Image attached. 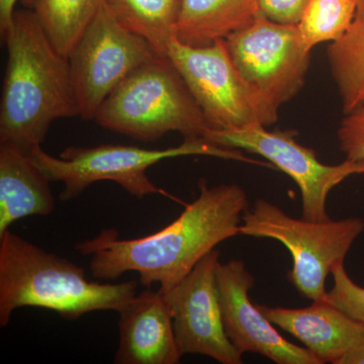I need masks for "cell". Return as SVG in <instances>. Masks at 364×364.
I'll list each match as a JSON object with an SVG mask.
<instances>
[{"label":"cell","mask_w":364,"mask_h":364,"mask_svg":"<svg viewBox=\"0 0 364 364\" xmlns=\"http://www.w3.org/2000/svg\"><path fill=\"white\" fill-rule=\"evenodd\" d=\"M225 43L242 77L273 111L279 112L305 85L312 50L301 41L298 26L259 14Z\"/></svg>","instance_id":"ba28073f"},{"label":"cell","mask_w":364,"mask_h":364,"mask_svg":"<svg viewBox=\"0 0 364 364\" xmlns=\"http://www.w3.org/2000/svg\"><path fill=\"white\" fill-rule=\"evenodd\" d=\"M155 54L147 41L117 23L104 4L68 57L79 117L95 119L112 91Z\"/></svg>","instance_id":"9c48e42d"},{"label":"cell","mask_w":364,"mask_h":364,"mask_svg":"<svg viewBox=\"0 0 364 364\" xmlns=\"http://www.w3.org/2000/svg\"><path fill=\"white\" fill-rule=\"evenodd\" d=\"M93 119L107 130L143 142H154L169 132L203 139L210 130L176 67L157 54L112 91Z\"/></svg>","instance_id":"277c9868"},{"label":"cell","mask_w":364,"mask_h":364,"mask_svg":"<svg viewBox=\"0 0 364 364\" xmlns=\"http://www.w3.org/2000/svg\"><path fill=\"white\" fill-rule=\"evenodd\" d=\"M256 305L273 325L293 335L322 364H339L364 342V326L328 301H313L303 309Z\"/></svg>","instance_id":"5bb4252c"},{"label":"cell","mask_w":364,"mask_h":364,"mask_svg":"<svg viewBox=\"0 0 364 364\" xmlns=\"http://www.w3.org/2000/svg\"><path fill=\"white\" fill-rule=\"evenodd\" d=\"M217 282L225 332L240 353L260 354L277 364H322L308 348L284 338L251 301L255 279L243 261L219 262Z\"/></svg>","instance_id":"7c38bea8"},{"label":"cell","mask_w":364,"mask_h":364,"mask_svg":"<svg viewBox=\"0 0 364 364\" xmlns=\"http://www.w3.org/2000/svg\"><path fill=\"white\" fill-rule=\"evenodd\" d=\"M354 1H355L356 6H358V11L364 13V0H354Z\"/></svg>","instance_id":"484cf974"},{"label":"cell","mask_w":364,"mask_h":364,"mask_svg":"<svg viewBox=\"0 0 364 364\" xmlns=\"http://www.w3.org/2000/svg\"><path fill=\"white\" fill-rule=\"evenodd\" d=\"M18 0H0V33L6 35L14 20L16 4Z\"/></svg>","instance_id":"cb8c5ba5"},{"label":"cell","mask_w":364,"mask_h":364,"mask_svg":"<svg viewBox=\"0 0 364 364\" xmlns=\"http://www.w3.org/2000/svg\"><path fill=\"white\" fill-rule=\"evenodd\" d=\"M331 274L334 286L328 291L326 301L364 326V287L350 279L344 264L335 267Z\"/></svg>","instance_id":"44dd1931"},{"label":"cell","mask_w":364,"mask_h":364,"mask_svg":"<svg viewBox=\"0 0 364 364\" xmlns=\"http://www.w3.org/2000/svg\"><path fill=\"white\" fill-rule=\"evenodd\" d=\"M105 0H31L33 13L54 47L68 58Z\"/></svg>","instance_id":"d6986e66"},{"label":"cell","mask_w":364,"mask_h":364,"mask_svg":"<svg viewBox=\"0 0 364 364\" xmlns=\"http://www.w3.org/2000/svg\"><path fill=\"white\" fill-rule=\"evenodd\" d=\"M339 364H364V342L346 354Z\"/></svg>","instance_id":"d4e9b609"},{"label":"cell","mask_w":364,"mask_h":364,"mask_svg":"<svg viewBox=\"0 0 364 364\" xmlns=\"http://www.w3.org/2000/svg\"><path fill=\"white\" fill-rule=\"evenodd\" d=\"M50 182L30 154L0 143V237L23 218L52 214Z\"/></svg>","instance_id":"9a60e30c"},{"label":"cell","mask_w":364,"mask_h":364,"mask_svg":"<svg viewBox=\"0 0 364 364\" xmlns=\"http://www.w3.org/2000/svg\"><path fill=\"white\" fill-rule=\"evenodd\" d=\"M167 57L186 81L210 130L269 127L279 112L268 107L234 65L225 40L203 47L183 44L174 37Z\"/></svg>","instance_id":"52a82bcc"},{"label":"cell","mask_w":364,"mask_h":364,"mask_svg":"<svg viewBox=\"0 0 364 364\" xmlns=\"http://www.w3.org/2000/svg\"><path fill=\"white\" fill-rule=\"evenodd\" d=\"M200 193L176 221L162 230L136 239H123L116 229H104L95 238L75 245L90 258L91 274L114 280L136 272L146 289L176 287L222 242L240 235L242 217L249 208L247 195L236 183L210 188L198 181Z\"/></svg>","instance_id":"6da1fadb"},{"label":"cell","mask_w":364,"mask_h":364,"mask_svg":"<svg viewBox=\"0 0 364 364\" xmlns=\"http://www.w3.org/2000/svg\"><path fill=\"white\" fill-rule=\"evenodd\" d=\"M310 0H255L260 16L284 25H298Z\"/></svg>","instance_id":"603a6c76"},{"label":"cell","mask_w":364,"mask_h":364,"mask_svg":"<svg viewBox=\"0 0 364 364\" xmlns=\"http://www.w3.org/2000/svg\"><path fill=\"white\" fill-rule=\"evenodd\" d=\"M363 230L360 218L325 222L294 219L274 203L260 198L244 213L240 235L284 244L293 258L287 279L304 298L326 301L328 275L344 264L347 253Z\"/></svg>","instance_id":"8992f818"},{"label":"cell","mask_w":364,"mask_h":364,"mask_svg":"<svg viewBox=\"0 0 364 364\" xmlns=\"http://www.w3.org/2000/svg\"><path fill=\"white\" fill-rule=\"evenodd\" d=\"M119 348L116 364H177L171 314L161 291L148 287L119 312Z\"/></svg>","instance_id":"4fadbf2b"},{"label":"cell","mask_w":364,"mask_h":364,"mask_svg":"<svg viewBox=\"0 0 364 364\" xmlns=\"http://www.w3.org/2000/svg\"><path fill=\"white\" fill-rule=\"evenodd\" d=\"M358 13L354 0H310L298 28L301 41L312 50L321 43L343 37Z\"/></svg>","instance_id":"ffe728a7"},{"label":"cell","mask_w":364,"mask_h":364,"mask_svg":"<svg viewBox=\"0 0 364 364\" xmlns=\"http://www.w3.org/2000/svg\"><path fill=\"white\" fill-rule=\"evenodd\" d=\"M328 62L345 114L364 105V13L358 11L343 37L330 43Z\"/></svg>","instance_id":"ac0fdd59"},{"label":"cell","mask_w":364,"mask_h":364,"mask_svg":"<svg viewBox=\"0 0 364 364\" xmlns=\"http://www.w3.org/2000/svg\"><path fill=\"white\" fill-rule=\"evenodd\" d=\"M337 136L346 159L364 161V105L345 114Z\"/></svg>","instance_id":"7402d4cb"},{"label":"cell","mask_w":364,"mask_h":364,"mask_svg":"<svg viewBox=\"0 0 364 364\" xmlns=\"http://www.w3.org/2000/svg\"><path fill=\"white\" fill-rule=\"evenodd\" d=\"M182 0H105L117 23L147 41L153 51L167 56L169 43L176 37Z\"/></svg>","instance_id":"e0dca14e"},{"label":"cell","mask_w":364,"mask_h":364,"mask_svg":"<svg viewBox=\"0 0 364 364\" xmlns=\"http://www.w3.org/2000/svg\"><path fill=\"white\" fill-rule=\"evenodd\" d=\"M136 294V282H91L72 261L7 231L0 237V326L16 309H47L74 321L97 311L119 313Z\"/></svg>","instance_id":"3957f363"},{"label":"cell","mask_w":364,"mask_h":364,"mask_svg":"<svg viewBox=\"0 0 364 364\" xmlns=\"http://www.w3.org/2000/svg\"><path fill=\"white\" fill-rule=\"evenodd\" d=\"M33 162L51 182H62L64 189L60 198L69 202L78 198L91 184L114 181L132 196L164 195L147 176V169L162 160L181 156H210L264 165L246 157L241 150L222 147L205 139H184L177 147L167 149H144L136 146L105 145L97 147H67L59 157L52 156L42 147L30 153Z\"/></svg>","instance_id":"5b68a950"},{"label":"cell","mask_w":364,"mask_h":364,"mask_svg":"<svg viewBox=\"0 0 364 364\" xmlns=\"http://www.w3.org/2000/svg\"><path fill=\"white\" fill-rule=\"evenodd\" d=\"M259 16L255 0H182L176 38L203 47L225 40Z\"/></svg>","instance_id":"2e32d148"},{"label":"cell","mask_w":364,"mask_h":364,"mask_svg":"<svg viewBox=\"0 0 364 364\" xmlns=\"http://www.w3.org/2000/svg\"><path fill=\"white\" fill-rule=\"evenodd\" d=\"M220 251L203 258L186 279L161 291L171 314L174 337L181 356L200 354L222 364H241L243 358L225 332L217 267Z\"/></svg>","instance_id":"8fae6325"},{"label":"cell","mask_w":364,"mask_h":364,"mask_svg":"<svg viewBox=\"0 0 364 364\" xmlns=\"http://www.w3.org/2000/svg\"><path fill=\"white\" fill-rule=\"evenodd\" d=\"M296 136L294 131H268L267 127L250 126L237 130H208L203 139L264 157L298 184L304 219L329 221L326 205L330 191L347 177L364 174V161L346 159L341 164L326 165L315 151L301 145Z\"/></svg>","instance_id":"30bf717a"},{"label":"cell","mask_w":364,"mask_h":364,"mask_svg":"<svg viewBox=\"0 0 364 364\" xmlns=\"http://www.w3.org/2000/svg\"><path fill=\"white\" fill-rule=\"evenodd\" d=\"M1 38L9 59L0 102V143L30 154L44 142L55 121L79 117L70 63L32 9H16Z\"/></svg>","instance_id":"7a4b0ae2"}]
</instances>
